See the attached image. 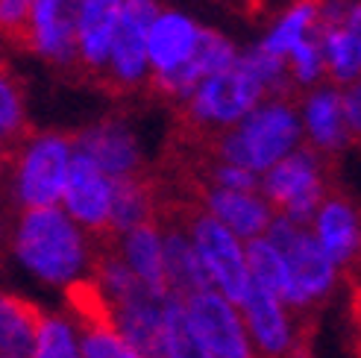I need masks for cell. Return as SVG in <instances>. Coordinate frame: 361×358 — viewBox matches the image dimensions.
<instances>
[{
	"label": "cell",
	"mask_w": 361,
	"mask_h": 358,
	"mask_svg": "<svg viewBox=\"0 0 361 358\" xmlns=\"http://www.w3.org/2000/svg\"><path fill=\"white\" fill-rule=\"evenodd\" d=\"M185 314L197 338L212 352V358H256L250 350L238 314L214 291L185 300Z\"/></svg>",
	"instance_id": "cell-11"
},
{
	"label": "cell",
	"mask_w": 361,
	"mask_h": 358,
	"mask_svg": "<svg viewBox=\"0 0 361 358\" xmlns=\"http://www.w3.org/2000/svg\"><path fill=\"white\" fill-rule=\"evenodd\" d=\"M15 253L44 282H71L88 261V238L56 206L27 209L15 232Z\"/></svg>",
	"instance_id": "cell-2"
},
{
	"label": "cell",
	"mask_w": 361,
	"mask_h": 358,
	"mask_svg": "<svg viewBox=\"0 0 361 358\" xmlns=\"http://www.w3.org/2000/svg\"><path fill=\"white\" fill-rule=\"evenodd\" d=\"M44 314L32 300L0 291V355L4 358H32Z\"/></svg>",
	"instance_id": "cell-16"
},
{
	"label": "cell",
	"mask_w": 361,
	"mask_h": 358,
	"mask_svg": "<svg viewBox=\"0 0 361 358\" xmlns=\"http://www.w3.org/2000/svg\"><path fill=\"white\" fill-rule=\"evenodd\" d=\"M82 350H85V358H141L133 347H126V344L121 341V335H115V332L85 329V335H82Z\"/></svg>",
	"instance_id": "cell-29"
},
{
	"label": "cell",
	"mask_w": 361,
	"mask_h": 358,
	"mask_svg": "<svg viewBox=\"0 0 361 358\" xmlns=\"http://www.w3.org/2000/svg\"><path fill=\"white\" fill-rule=\"evenodd\" d=\"M161 232V259H165L168 294L176 300H191L197 294L214 291V279L209 276L200 253L194 249L188 226H159Z\"/></svg>",
	"instance_id": "cell-14"
},
{
	"label": "cell",
	"mask_w": 361,
	"mask_h": 358,
	"mask_svg": "<svg viewBox=\"0 0 361 358\" xmlns=\"http://www.w3.org/2000/svg\"><path fill=\"white\" fill-rule=\"evenodd\" d=\"M320 4H323V0H297V4L282 15V21L274 27V32L267 35L262 47L267 53H274V56L285 59L288 53L294 50V44H300L305 35L314 32Z\"/></svg>",
	"instance_id": "cell-24"
},
{
	"label": "cell",
	"mask_w": 361,
	"mask_h": 358,
	"mask_svg": "<svg viewBox=\"0 0 361 358\" xmlns=\"http://www.w3.org/2000/svg\"><path fill=\"white\" fill-rule=\"evenodd\" d=\"M285 59H288V70H291V80L297 85H314L323 77V50H320L317 32L305 35L300 44H294V50Z\"/></svg>",
	"instance_id": "cell-28"
},
{
	"label": "cell",
	"mask_w": 361,
	"mask_h": 358,
	"mask_svg": "<svg viewBox=\"0 0 361 358\" xmlns=\"http://www.w3.org/2000/svg\"><path fill=\"white\" fill-rule=\"evenodd\" d=\"M65 206L74 218L82 223L85 235H106L115 232L109 223L112 214V188L106 176L92 159L74 153L65 176Z\"/></svg>",
	"instance_id": "cell-10"
},
{
	"label": "cell",
	"mask_w": 361,
	"mask_h": 358,
	"mask_svg": "<svg viewBox=\"0 0 361 358\" xmlns=\"http://www.w3.org/2000/svg\"><path fill=\"white\" fill-rule=\"evenodd\" d=\"M332 179H335V165L326 162L312 144H305L279 159L259 183V188L276 218H288L305 226L314 218L317 206L323 203Z\"/></svg>",
	"instance_id": "cell-6"
},
{
	"label": "cell",
	"mask_w": 361,
	"mask_h": 358,
	"mask_svg": "<svg viewBox=\"0 0 361 358\" xmlns=\"http://www.w3.org/2000/svg\"><path fill=\"white\" fill-rule=\"evenodd\" d=\"M165 347H168V358H212L206 344L197 338V332L188 323L185 302L176 297L165 300Z\"/></svg>",
	"instance_id": "cell-25"
},
{
	"label": "cell",
	"mask_w": 361,
	"mask_h": 358,
	"mask_svg": "<svg viewBox=\"0 0 361 358\" xmlns=\"http://www.w3.org/2000/svg\"><path fill=\"white\" fill-rule=\"evenodd\" d=\"M350 320L361 338V279L358 282H350Z\"/></svg>",
	"instance_id": "cell-31"
},
{
	"label": "cell",
	"mask_w": 361,
	"mask_h": 358,
	"mask_svg": "<svg viewBox=\"0 0 361 358\" xmlns=\"http://www.w3.org/2000/svg\"><path fill=\"white\" fill-rule=\"evenodd\" d=\"M71 150H74V132L30 130V135L4 153L6 168H12V197L24 211L56 206L65 188Z\"/></svg>",
	"instance_id": "cell-3"
},
{
	"label": "cell",
	"mask_w": 361,
	"mask_h": 358,
	"mask_svg": "<svg viewBox=\"0 0 361 358\" xmlns=\"http://www.w3.org/2000/svg\"><path fill=\"white\" fill-rule=\"evenodd\" d=\"M159 15L156 0H123L109 62L100 77V88L109 94H133L147 88V30Z\"/></svg>",
	"instance_id": "cell-7"
},
{
	"label": "cell",
	"mask_w": 361,
	"mask_h": 358,
	"mask_svg": "<svg viewBox=\"0 0 361 358\" xmlns=\"http://www.w3.org/2000/svg\"><path fill=\"white\" fill-rule=\"evenodd\" d=\"M206 209L214 214L226 229H232L241 238H256L274 223V209L256 191H226V188H212L206 194Z\"/></svg>",
	"instance_id": "cell-18"
},
{
	"label": "cell",
	"mask_w": 361,
	"mask_h": 358,
	"mask_svg": "<svg viewBox=\"0 0 361 358\" xmlns=\"http://www.w3.org/2000/svg\"><path fill=\"white\" fill-rule=\"evenodd\" d=\"M314 232L323 253L338 267H344L361 249V209L338 188V179L329 183L326 197L314 211Z\"/></svg>",
	"instance_id": "cell-12"
},
{
	"label": "cell",
	"mask_w": 361,
	"mask_h": 358,
	"mask_svg": "<svg viewBox=\"0 0 361 358\" xmlns=\"http://www.w3.org/2000/svg\"><path fill=\"white\" fill-rule=\"evenodd\" d=\"M341 109H344L347 135L361 144V77L353 80L344 92H341Z\"/></svg>",
	"instance_id": "cell-30"
},
{
	"label": "cell",
	"mask_w": 361,
	"mask_h": 358,
	"mask_svg": "<svg viewBox=\"0 0 361 358\" xmlns=\"http://www.w3.org/2000/svg\"><path fill=\"white\" fill-rule=\"evenodd\" d=\"M300 141L297 100L270 97L259 103L244 121L218 135H212V156L226 165L244 168L250 173L270 171L279 159H285Z\"/></svg>",
	"instance_id": "cell-1"
},
{
	"label": "cell",
	"mask_w": 361,
	"mask_h": 358,
	"mask_svg": "<svg viewBox=\"0 0 361 358\" xmlns=\"http://www.w3.org/2000/svg\"><path fill=\"white\" fill-rule=\"evenodd\" d=\"M358 355H361V344H358Z\"/></svg>",
	"instance_id": "cell-33"
},
{
	"label": "cell",
	"mask_w": 361,
	"mask_h": 358,
	"mask_svg": "<svg viewBox=\"0 0 361 358\" xmlns=\"http://www.w3.org/2000/svg\"><path fill=\"white\" fill-rule=\"evenodd\" d=\"M32 358H80L74 329H71V323L62 314H44Z\"/></svg>",
	"instance_id": "cell-26"
},
{
	"label": "cell",
	"mask_w": 361,
	"mask_h": 358,
	"mask_svg": "<svg viewBox=\"0 0 361 358\" xmlns=\"http://www.w3.org/2000/svg\"><path fill=\"white\" fill-rule=\"evenodd\" d=\"M191 241H194V249L200 253L209 276L214 279V285H221L226 300L241 306L250 285V271L244 264V253L235 235L206 209L191 223Z\"/></svg>",
	"instance_id": "cell-8"
},
{
	"label": "cell",
	"mask_w": 361,
	"mask_h": 358,
	"mask_svg": "<svg viewBox=\"0 0 361 358\" xmlns=\"http://www.w3.org/2000/svg\"><path fill=\"white\" fill-rule=\"evenodd\" d=\"M0 35L18 50H32V0H0Z\"/></svg>",
	"instance_id": "cell-27"
},
{
	"label": "cell",
	"mask_w": 361,
	"mask_h": 358,
	"mask_svg": "<svg viewBox=\"0 0 361 358\" xmlns=\"http://www.w3.org/2000/svg\"><path fill=\"white\" fill-rule=\"evenodd\" d=\"M65 300H68V306L74 309L82 329L115 332L118 335L115 309H112L109 297L103 294V288L94 279H71L68 288H65Z\"/></svg>",
	"instance_id": "cell-21"
},
{
	"label": "cell",
	"mask_w": 361,
	"mask_h": 358,
	"mask_svg": "<svg viewBox=\"0 0 361 358\" xmlns=\"http://www.w3.org/2000/svg\"><path fill=\"white\" fill-rule=\"evenodd\" d=\"M30 130L32 127L27 123L24 112V85L0 59V147L4 153L15 147L24 135H30Z\"/></svg>",
	"instance_id": "cell-23"
},
{
	"label": "cell",
	"mask_w": 361,
	"mask_h": 358,
	"mask_svg": "<svg viewBox=\"0 0 361 358\" xmlns=\"http://www.w3.org/2000/svg\"><path fill=\"white\" fill-rule=\"evenodd\" d=\"M247 271H250L252 279H259L279 302L291 306L294 285H291V276H288V267H285L282 256L264 238H250V244H247Z\"/></svg>",
	"instance_id": "cell-22"
},
{
	"label": "cell",
	"mask_w": 361,
	"mask_h": 358,
	"mask_svg": "<svg viewBox=\"0 0 361 358\" xmlns=\"http://www.w3.org/2000/svg\"><path fill=\"white\" fill-rule=\"evenodd\" d=\"M197 32L200 27L191 18L179 12H159L147 30V62L153 65V74H168L185 65L197 44Z\"/></svg>",
	"instance_id": "cell-17"
},
{
	"label": "cell",
	"mask_w": 361,
	"mask_h": 358,
	"mask_svg": "<svg viewBox=\"0 0 361 358\" xmlns=\"http://www.w3.org/2000/svg\"><path fill=\"white\" fill-rule=\"evenodd\" d=\"M262 97H264L262 82L235 59V65L206 77L176 106V123L214 135L244 121L262 103Z\"/></svg>",
	"instance_id": "cell-5"
},
{
	"label": "cell",
	"mask_w": 361,
	"mask_h": 358,
	"mask_svg": "<svg viewBox=\"0 0 361 358\" xmlns=\"http://www.w3.org/2000/svg\"><path fill=\"white\" fill-rule=\"evenodd\" d=\"M267 244L282 256L294 285V300L288 306V311L294 314L291 320L294 323H314L323 300L332 291L335 264L309 229L288 218H274V223L267 226Z\"/></svg>",
	"instance_id": "cell-4"
},
{
	"label": "cell",
	"mask_w": 361,
	"mask_h": 358,
	"mask_svg": "<svg viewBox=\"0 0 361 358\" xmlns=\"http://www.w3.org/2000/svg\"><path fill=\"white\" fill-rule=\"evenodd\" d=\"M323 50V74H329L335 85H350L361 77V44L350 35L347 27L314 30Z\"/></svg>",
	"instance_id": "cell-20"
},
{
	"label": "cell",
	"mask_w": 361,
	"mask_h": 358,
	"mask_svg": "<svg viewBox=\"0 0 361 358\" xmlns=\"http://www.w3.org/2000/svg\"><path fill=\"white\" fill-rule=\"evenodd\" d=\"M74 153L88 156L106 176H130L147 168L123 118H106L82 132H74Z\"/></svg>",
	"instance_id": "cell-13"
},
{
	"label": "cell",
	"mask_w": 361,
	"mask_h": 358,
	"mask_svg": "<svg viewBox=\"0 0 361 358\" xmlns=\"http://www.w3.org/2000/svg\"><path fill=\"white\" fill-rule=\"evenodd\" d=\"M121 256L126 267L147 285L159 297L168 294V279H165V259H161V235L156 223H138L126 229L121 235Z\"/></svg>",
	"instance_id": "cell-19"
},
{
	"label": "cell",
	"mask_w": 361,
	"mask_h": 358,
	"mask_svg": "<svg viewBox=\"0 0 361 358\" xmlns=\"http://www.w3.org/2000/svg\"><path fill=\"white\" fill-rule=\"evenodd\" d=\"M302 121L309 130V144L335 165L341 150L347 147V123L341 109V92L335 85H323L302 100Z\"/></svg>",
	"instance_id": "cell-15"
},
{
	"label": "cell",
	"mask_w": 361,
	"mask_h": 358,
	"mask_svg": "<svg viewBox=\"0 0 361 358\" xmlns=\"http://www.w3.org/2000/svg\"><path fill=\"white\" fill-rule=\"evenodd\" d=\"M344 27L350 30V35L361 44V4H355V6H350V12H347V21H344Z\"/></svg>",
	"instance_id": "cell-32"
},
{
	"label": "cell",
	"mask_w": 361,
	"mask_h": 358,
	"mask_svg": "<svg viewBox=\"0 0 361 358\" xmlns=\"http://www.w3.org/2000/svg\"><path fill=\"white\" fill-rule=\"evenodd\" d=\"M121 6L123 0H82L80 4L74 30V65H71L77 80L100 82L106 62H109Z\"/></svg>",
	"instance_id": "cell-9"
}]
</instances>
